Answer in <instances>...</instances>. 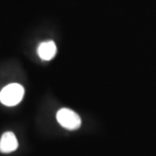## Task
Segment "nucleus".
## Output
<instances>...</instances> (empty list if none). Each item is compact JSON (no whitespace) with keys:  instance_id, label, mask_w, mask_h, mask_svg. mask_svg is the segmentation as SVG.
Masks as SVG:
<instances>
[{"instance_id":"obj_1","label":"nucleus","mask_w":156,"mask_h":156,"mask_svg":"<svg viewBox=\"0 0 156 156\" xmlns=\"http://www.w3.org/2000/svg\"><path fill=\"white\" fill-rule=\"evenodd\" d=\"M23 94L24 89L22 85L18 83L9 84L1 90L0 101L5 106H15L22 101Z\"/></svg>"},{"instance_id":"obj_2","label":"nucleus","mask_w":156,"mask_h":156,"mask_svg":"<svg viewBox=\"0 0 156 156\" xmlns=\"http://www.w3.org/2000/svg\"><path fill=\"white\" fill-rule=\"evenodd\" d=\"M56 120L62 127L68 130H76L80 128L82 121L76 112L66 108H61L56 114Z\"/></svg>"},{"instance_id":"obj_3","label":"nucleus","mask_w":156,"mask_h":156,"mask_svg":"<svg viewBox=\"0 0 156 156\" xmlns=\"http://www.w3.org/2000/svg\"><path fill=\"white\" fill-rule=\"evenodd\" d=\"M18 147L16 135L12 132H6L0 139V152L3 154H9L15 151Z\"/></svg>"},{"instance_id":"obj_4","label":"nucleus","mask_w":156,"mask_h":156,"mask_svg":"<svg viewBox=\"0 0 156 156\" xmlns=\"http://www.w3.org/2000/svg\"><path fill=\"white\" fill-rule=\"evenodd\" d=\"M56 45L54 41H47L41 43L37 49V53L41 59L44 61H50L53 59L56 54Z\"/></svg>"}]
</instances>
